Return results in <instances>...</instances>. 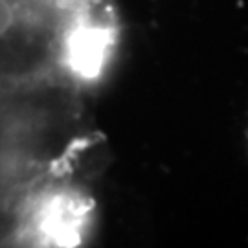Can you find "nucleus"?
<instances>
[{"label": "nucleus", "mask_w": 248, "mask_h": 248, "mask_svg": "<svg viewBox=\"0 0 248 248\" xmlns=\"http://www.w3.org/2000/svg\"><path fill=\"white\" fill-rule=\"evenodd\" d=\"M116 28L107 18L81 13L61 43V61L74 79L94 83L103 78L116 50Z\"/></svg>", "instance_id": "obj_1"}, {"label": "nucleus", "mask_w": 248, "mask_h": 248, "mask_svg": "<svg viewBox=\"0 0 248 248\" xmlns=\"http://www.w3.org/2000/svg\"><path fill=\"white\" fill-rule=\"evenodd\" d=\"M89 204L70 193L52 195L41 206L37 215V230L43 239L55 245H76L89 226Z\"/></svg>", "instance_id": "obj_2"}, {"label": "nucleus", "mask_w": 248, "mask_h": 248, "mask_svg": "<svg viewBox=\"0 0 248 248\" xmlns=\"http://www.w3.org/2000/svg\"><path fill=\"white\" fill-rule=\"evenodd\" d=\"M17 6L11 0H0V39L8 37L17 26Z\"/></svg>", "instance_id": "obj_3"}]
</instances>
